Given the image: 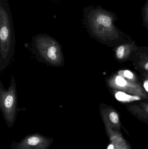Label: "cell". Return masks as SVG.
<instances>
[{"mask_svg":"<svg viewBox=\"0 0 148 149\" xmlns=\"http://www.w3.org/2000/svg\"><path fill=\"white\" fill-rule=\"evenodd\" d=\"M137 47L135 42L132 41L123 43L116 46L114 50L116 61L120 63L129 61L132 52L136 50Z\"/></svg>","mask_w":148,"mask_h":149,"instance_id":"9","label":"cell"},{"mask_svg":"<svg viewBox=\"0 0 148 149\" xmlns=\"http://www.w3.org/2000/svg\"></svg>","mask_w":148,"mask_h":149,"instance_id":"13","label":"cell"},{"mask_svg":"<svg viewBox=\"0 0 148 149\" xmlns=\"http://www.w3.org/2000/svg\"><path fill=\"white\" fill-rule=\"evenodd\" d=\"M126 109L133 116L139 120L148 124V100L142 99L129 102Z\"/></svg>","mask_w":148,"mask_h":149,"instance_id":"8","label":"cell"},{"mask_svg":"<svg viewBox=\"0 0 148 149\" xmlns=\"http://www.w3.org/2000/svg\"><path fill=\"white\" fill-rule=\"evenodd\" d=\"M106 82L107 86L112 90L125 93L144 100H148V93L142 83L129 80L116 73L107 77Z\"/></svg>","mask_w":148,"mask_h":149,"instance_id":"4","label":"cell"},{"mask_svg":"<svg viewBox=\"0 0 148 149\" xmlns=\"http://www.w3.org/2000/svg\"><path fill=\"white\" fill-rule=\"evenodd\" d=\"M99 110L107 134L113 131L120 133L123 127L118 111L112 106L103 103L100 104Z\"/></svg>","mask_w":148,"mask_h":149,"instance_id":"6","label":"cell"},{"mask_svg":"<svg viewBox=\"0 0 148 149\" xmlns=\"http://www.w3.org/2000/svg\"><path fill=\"white\" fill-rule=\"evenodd\" d=\"M116 73L129 80L137 83H142L137 75L131 71L126 70H120Z\"/></svg>","mask_w":148,"mask_h":149,"instance_id":"11","label":"cell"},{"mask_svg":"<svg viewBox=\"0 0 148 149\" xmlns=\"http://www.w3.org/2000/svg\"><path fill=\"white\" fill-rule=\"evenodd\" d=\"M129 61L142 76L148 74V47H138L132 52Z\"/></svg>","mask_w":148,"mask_h":149,"instance_id":"7","label":"cell"},{"mask_svg":"<svg viewBox=\"0 0 148 149\" xmlns=\"http://www.w3.org/2000/svg\"><path fill=\"white\" fill-rule=\"evenodd\" d=\"M145 76H146V75H145Z\"/></svg>","mask_w":148,"mask_h":149,"instance_id":"12","label":"cell"},{"mask_svg":"<svg viewBox=\"0 0 148 149\" xmlns=\"http://www.w3.org/2000/svg\"><path fill=\"white\" fill-rule=\"evenodd\" d=\"M32 50L39 62L48 66L60 67L65 64L61 45L47 34H39L32 38Z\"/></svg>","mask_w":148,"mask_h":149,"instance_id":"2","label":"cell"},{"mask_svg":"<svg viewBox=\"0 0 148 149\" xmlns=\"http://www.w3.org/2000/svg\"><path fill=\"white\" fill-rule=\"evenodd\" d=\"M53 138L39 133L27 135L20 141H12L10 149H49L54 143Z\"/></svg>","mask_w":148,"mask_h":149,"instance_id":"5","label":"cell"},{"mask_svg":"<svg viewBox=\"0 0 148 149\" xmlns=\"http://www.w3.org/2000/svg\"><path fill=\"white\" fill-rule=\"evenodd\" d=\"M84 23L91 37L108 47H116L129 42L112 27V20L106 15L88 8L84 9Z\"/></svg>","mask_w":148,"mask_h":149,"instance_id":"1","label":"cell"},{"mask_svg":"<svg viewBox=\"0 0 148 149\" xmlns=\"http://www.w3.org/2000/svg\"><path fill=\"white\" fill-rule=\"evenodd\" d=\"M110 141L114 149H131L130 146L122 135L114 138L110 140Z\"/></svg>","mask_w":148,"mask_h":149,"instance_id":"10","label":"cell"},{"mask_svg":"<svg viewBox=\"0 0 148 149\" xmlns=\"http://www.w3.org/2000/svg\"><path fill=\"white\" fill-rule=\"evenodd\" d=\"M0 109L6 124L11 128L15 122L18 109L17 84L13 75L7 90L2 81L0 82Z\"/></svg>","mask_w":148,"mask_h":149,"instance_id":"3","label":"cell"}]
</instances>
